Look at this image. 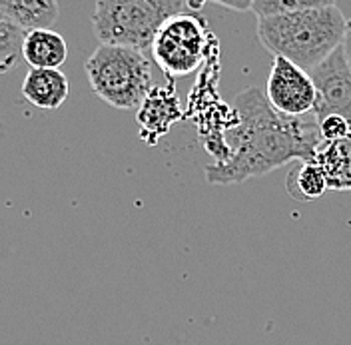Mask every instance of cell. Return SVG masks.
<instances>
[{"label":"cell","instance_id":"1","mask_svg":"<svg viewBox=\"0 0 351 345\" xmlns=\"http://www.w3.org/2000/svg\"><path fill=\"white\" fill-rule=\"evenodd\" d=\"M234 112L236 124L226 132L230 154L206 166L210 184H241L291 162H315L324 142L319 126L280 114L260 88L241 90Z\"/></svg>","mask_w":351,"mask_h":345},{"label":"cell","instance_id":"2","mask_svg":"<svg viewBox=\"0 0 351 345\" xmlns=\"http://www.w3.org/2000/svg\"><path fill=\"white\" fill-rule=\"evenodd\" d=\"M348 21L337 6L258 19V38L271 56L313 68L329 58L346 36Z\"/></svg>","mask_w":351,"mask_h":345},{"label":"cell","instance_id":"3","mask_svg":"<svg viewBox=\"0 0 351 345\" xmlns=\"http://www.w3.org/2000/svg\"><path fill=\"white\" fill-rule=\"evenodd\" d=\"M92 92L108 106L130 110L142 104L152 90V62L144 50L100 44L86 60Z\"/></svg>","mask_w":351,"mask_h":345},{"label":"cell","instance_id":"4","mask_svg":"<svg viewBox=\"0 0 351 345\" xmlns=\"http://www.w3.org/2000/svg\"><path fill=\"white\" fill-rule=\"evenodd\" d=\"M188 10V0H96L92 30L100 44L150 50L158 30Z\"/></svg>","mask_w":351,"mask_h":345},{"label":"cell","instance_id":"5","mask_svg":"<svg viewBox=\"0 0 351 345\" xmlns=\"http://www.w3.org/2000/svg\"><path fill=\"white\" fill-rule=\"evenodd\" d=\"M210 38L208 22L197 12H180L158 30L150 52L168 80L186 78L206 62Z\"/></svg>","mask_w":351,"mask_h":345},{"label":"cell","instance_id":"6","mask_svg":"<svg viewBox=\"0 0 351 345\" xmlns=\"http://www.w3.org/2000/svg\"><path fill=\"white\" fill-rule=\"evenodd\" d=\"M265 96L274 108L289 118H302L313 112L319 98L311 72L284 56H274L271 60Z\"/></svg>","mask_w":351,"mask_h":345},{"label":"cell","instance_id":"7","mask_svg":"<svg viewBox=\"0 0 351 345\" xmlns=\"http://www.w3.org/2000/svg\"><path fill=\"white\" fill-rule=\"evenodd\" d=\"M317 86V106L313 110L315 124L328 116H341L351 124V68L343 48L339 46L329 58L311 70Z\"/></svg>","mask_w":351,"mask_h":345},{"label":"cell","instance_id":"8","mask_svg":"<svg viewBox=\"0 0 351 345\" xmlns=\"http://www.w3.org/2000/svg\"><path fill=\"white\" fill-rule=\"evenodd\" d=\"M182 118L184 108L176 94L174 80H168L164 86H154L136 112L140 138L150 146L158 144V140L166 136Z\"/></svg>","mask_w":351,"mask_h":345},{"label":"cell","instance_id":"9","mask_svg":"<svg viewBox=\"0 0 351 345\" xmlns=\"http://www.w3.org/2000/svg\"><path fill=\"white\" fill-rule=\"evenodd\" d=\"M70 82L60 68H30L22 82V96L40 110H58L68 98Z\"/></svg>","mask_w":351,"mask_h":345},{"label":"cell","instance_id":"10","mask_svg":"<svg viewBox=\"0 0 351 345\" xmlns=\"http://www.w3.org/2000/svg\"><path fill=\"white\" fill-rule=\"evenodd\" d=\"M58 16V0H0V19L14 22L24 32L50 28Z\"/></svg>","mask_w":351,"mask_h":345},{"label":"cell","instance_id":"11","mask_svg":"<svg viewBox=\"0 0 351 345\" xmlns=\"http://www.w3.org/2000/svg\"><path fill=\"white\" fill-rule=\"evenodd\" d=\"M68 58L64 38L52 28H38L26 32L22 60L30 68H60Z\"/></svg>","mask_w":351,"mask_h":345},{"label":"cell","instance_id":"12","mask_svg":"<svg viewBox=\"0 0 351 345\" xmlns=\"http://www.w3.org/2000/svg\"><path fill=\"white\" fill-rule=\"evenodd\" d=\"M315 162L328 176L329 188L351 190V134L343 140L322 142Z\"/></svg>","mask_w":351,"mask_h":345},{"label":"cell","instance_id":"13","mask_svg":"<svg viewBox=\"0 0 351 345\" xmlns=\"http://www.w3.org/2000/svg\"><path fill=\"white\" fill-rule=\"evenodd\" d=\"M328 188V176L317 162H302L287 178V192L304 202L322 198Z\"/></svg>","mask_w":351,"mask_h":345},{"label":"cell","instance_id":"14","mask_svg":"<svg viewBox=\"0 0 351 345\" xmlns=\"http://www.w3.org/2000/svg\"><path fill=\"white\" fill-rule=\"evenodd\" d=\"M26 32L14 22L0 19V70L8 72L10 68L19 66L24 48Z\"/></svg>","mask_w":351,"mask_h":345},{"label":"cell","instance_id":"15","mask_svg":"<svg viewBox=\"0 0 351 345\" xmlns=\"http://www.w3.org/2000/svg\"><path fill=\"white\" fill-rule=\"evenodd\" d=\"M328 6H337V0H254L252 12L258 19H265V16H280V14L328 8Z\"/></svg>","mask_w":351,"mask_h":345},{"label":"cell","instance_id":"16","mask_svg":"<svg viewBox=\"0 0 351 345\" xmlns=\"http://www.w3.org/2000/svg\"><path fill=\"white\" fill-rule=\"evenodd\" d=\"M319 132L324 142H335V140H343L351 134V124L341 118V116H328L326 120L317 122Z\"/></svg>","mask_w":351,"mask_h":345},{"label":"cell","instance_id":"17","mask_svg":"<svg viewBox=\"0 0 351 345\" xmlns=\"http://www.w3.org/2000/svg\"><path fill=\"white\" fill-rule=\"evenodd\" d=\"M208 2H216L219 6L236 10V12H247L254 6V0H208Z\"/></svg>","mask_w":351,"mask_h":345},{"label":"cell","instance_id":"18","mask_svg":"<svg viewBox=\"0 0 351 345\" xmlns=\"http://www.w3.org/2000/svg\"><path fill=\"white\" fill-rule=\"evenodd\" d=\"M343 54H346V60H348V66L351 68V21H348V28H346V36H343Z\"/></svg>","mask_w":351,"mask_h":345}]
</instances>
